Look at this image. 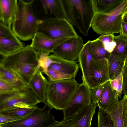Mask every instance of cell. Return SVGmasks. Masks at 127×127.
<instances>
[{
    "label": "cell",
    "mask_w": 127,
    "mask_h": 127,
    "mask_svg": "<svg viewBox=\"0 0 127 127\" xmlns=\"http://www.w3.org/2000/svg\"><path fill=\"white\" fill-rule=\"evenodd\" d=\"M17 0H0V22L11 27L17 9Z\"/></svg>",
    "instance_id": "d6986e66"
},
{
    "label": "cell",
    "mask_w": 127,
    "mask_h": 127,
    "mask_svg": "<svg viewBox=\"0 0 127 127\" xmlns=\"http://www.w3.org/2000/svg\"><path fill=\"white\" fill-rule=\"evenodd\" d=\"M127 11V0L110 12L96 14L92 25L93 31L98 34L104 35L121 33L123 17Z\"/></svg>",
    "instance_id": "5b68a950"
},
{
    "label": "cell",
    "mask_w": 127,
    "mask_h": 127,
    "mask_svg": "<svg viewBox=\"0 0 127 127\" xmlns=\"http://www.w3.org/2000/svg\"><path fill=\"white\" fill-rule=\"evenodd\" d=\"M91 89L85 83L79 84L73 97L63 110V120L74 116L91 103Z\"/></svg>",
    "instance_id": "9c48e42d"
},
{
    "label": "cell",
    "mask_w": 127,
    "mask_h": 127,
    "mask_svg": "<svg viewBox=\"0 0 127 127\" xmlns=\"http://www.w3.org/2000/svg\"><path fill=\"white\" fill-rule=\"evenodd\" d=\"M97 106V103L92 102L74 117L59 122L49 127H91Z\"/></svg>",
    "instance_id": "7c38bea8"
},
{
    "label": "cell",
    "mask_w": 127,
    "mask_h": 127,
    "mask_svg": "<svg viewBox=\"0 0 127 127\" xmlns=\"http://www.w3.org/2000/svg\"><path fill=\"white\" fill-rule=\"evenodd\" d=\"M17 91L7 82L0 79V95L10 94Z\"/></svg>",
    "instance_id": "836d02e7"
},
{
    "label": "cell",
    "mask_w": 127,
    "mask_h": 127,
    "mask_svg": "<svg viewBox=\"0 0 127 127\" xmlns=\"http://www.w3.org/2000/svg\"><path fill=\"white\" fill-rule=\"evenodd\" d=\"M90 46L93 60L109 58L111 53L105 50L102 42L98 38L91 41Z\"/></svg>",
    "instance_id": "cb8c5ba5"
},
{
    "label": "cell",
    "mask_w": 127,
    "mask_h": 127,
    "mask_svg": "<svg viewBox=\"0 0 127 127\" xmlns=\"http://www.w3.org/2000/svg\"><path fill=\"white\" fill-rule=\"evenodd\" d=\"M125 58L111 53L109 58L110 80L115 79L124 69Z\"/></svg>",
    "instance_id": "7402d4cb"
},
{
    "label": "cell",
    "mask_w": 127,
    "mask_h": 127,
    "mask_svg": "<svg viewBox=\"0 0 127 127\" xmlns=\"http://www.w3.org/2000/svg\"><path fill=\"white\" fill-rule=\"evenodd\" d=\"M37 107L35 106L13 109L0 112V114L6 116L21 119L28 116Z\"/></svg>",
    "instance_id": "484cf974"
},
{
    "label": "cell",
    "mask_w": 127,
    "mask_h": 127,
    "mask_svg": "<svg viewBox=\"0 0 127 127\" xmlns=\"http://www.w3.org/2000/svg\"><path fill=\"white\" fill-rule=\"evenodd\" d=\"M106 111L112 120L114 127H124L121 100H119L117 103Z\"/></svg>",
    "instance_id": "d4e9b609"
},
{
    "label": "cell",
    "mask_w": 127,
    "mask_h": 127,
    "mask_svg": "<svg viewBox=\"0 0 127 127\" xmlns=\"http://www.w3.org/2000/svg\"><path fill=\"white\" fill-rule=\"evenodd\" d=\"M109 82L112 88L114 90H117L118 86V81L116 79L110 80Z\"/></svg>",
    "instance_id": "ab89813d"
},
{
    "label": "cell",
    "mask_w": 127,
    "mask_h": 127,
    "mask_svg": "<svg viewBox=\"0 0 127 127\" xmlns=\"http://www.w3.org/2000/svg\"><path fill=\"white\" fill-rule=\"evenodd\" d=\"M97 127H114L113 122L109 115L99 108L97 115Z\"/></svg>",
    "instance_id": "83f0119b"
},
{
    "label": "cell",
    "mask_w": 127,
    "mask_h": 127,
    "mask_svg": "<svg viewBox=\"0 0 127 127\" xmlns=\"http://www.w3.org/2000/svg\"></svg>",
    "instance_id": "b9f144b4"
},
{
    "label": "cell",
    "mask_w": 127,
    "mask_h": 127,
    "mask_svg": "<svg viewBox=\"0 0 127 127\" xmlns=\"http://www.w3.org/2000/svg\"><path fill=\"white\" fill-rule=\"evenodd\" d=\"M114 33L100 35L98 38L103 43L105 50L111 53L115 47L116 44L114 40Z\"/></svg>",
    "instance_id": "f1b7e54d"
},
{
    "label": "cell",
    "mask_w": 127,
    "mask_h": 127,
    "mask_svg": "<svg viewBox=\"0 0 127 127\" xmlns=\"http://www.w3.org/2000/svg\"><path fill=\"white\" fill-rule=\"evenodd\" d=\"M34 0H19L12 29L20 40L32 39L37 33L42 20L39 19L34 10Z\"/></svg>",
    "instance_id": "7a4b0ae2"
},
{
    "label": "cell",
    "mask_w": 127,
    "mask_h": 127,
    "mask_svg": "<svg viewBox=\"0 0 127 127\" xmlns=\"http://www.w3.org/2000/svg\"><path fill=\"white\" fill-rule=\"evenodd\" d=\"M33 5L36 14L43 20L52 17L65 18L61 0H34Z\"/></svg>",
    "instance_id": "8fae6325"
},
{
    "label": "cell",
    "mask_w": 127,
    "mask_h": 127,
    "mask_svg": "<svg viewBox=\"0 0 127 127\" xmlns=\"http://www.w3.org/2000/svg\"><path fill=\"white\" fill-rule=\"evenodd\" d=\"M2 57L0 67L11 72L28 85L39 70V56L30 45Z\"/></svg>",
    "instance_id": "6da1fadb"
},
{
    "label": "cell",
    "mask_w": 127,
    "mask_h": 127,
    "mask_svg": "<svg viewBox=\"0 0 127 127\" xmlns=\"http://www.w3.org/2000/svg\"><path fill=\"white\" fill-rule=\"evenodd\" d=\"M49 55L41 54L39 56L38 68L39 70L41 68L42 72L44 73L47 71L52 64L58 63L51 59Z\"/></svg>",
    "instance_id": "f546056e"
},
{
    "label": "cell",
    "mask_w": 127,
    "mask_h": 127,
    "mask_svg": "<svg viewBox=\"0 0 127 127\" xmlns=\"http://www.w3.org/2000/svg\"><path fill=\"white\" fill-rule=\"evenodd\" d=\"M91 40L84 44L78 59L79 67L81 69L83 82L91 89L94 86L90 77V69L93 60L90 48Z\"/></svg>",
    "instance_id": "9a60e30c"
},
{
    "label": "cell",
    "mask_w": 127,
    "mask_h": 127,
    "mask_svg": "<svg viewBox=\"0 0 127 127\" xmlns=\"http://www.w3.org/2000/svg\"><path fill=\"white\" fill-rule=\"evenodd\" d=\"M103 85L96 86L91 89L92 103L97 104L102 93L103 89Z\"/></svg>",
    "instance_id": "d6a6232c"
},
{
    "label": "cell",
    "mask_w": 127,
    "mask_h": 127,
    "mask_svg": "<svg viewBox=\"0 0 127 127\" xmlns=\"http://www.w3.org/2000/svg\"><path fill=\"white\" fill-rule=\"evenodd\" d=\"M90 73L94 87L103 85L109 81V59L93 60L90 67Z\"/></svg>",
    "instance_id": "5bb4252c"
},
{
    "label": "cell",
    "mask_w": 127,
    "mask_h": 127,
    "mask_svg": "<svg viewBox=\"0 0 127 127\" xmlns=\"http://www.w3.org/2000/svg\"><path fill=\"white\" fill-rule=\"evenodd\" d=\"M49 56L51 59L58 63L52 64L49 68L75 78L79 68V64L76 61L66 60L52 54H50Z\"/></svg>",
    "instance_id": "e0dca14e"
},
{
    "label": "cell",
    "mask_w": 127,
    "mask_h": 127,
    "mask_svg": "<svg viewBox=\"0 0 127 127\" xmlns=\"http://www.w3.org/2000/svg\"><path fill=\"white\" fill-rule=\"evenodd\" d=\"M20 119H21L6 116L0 114V125Z\"/></svg>",
    "instance_id": "74e56055"
},
{
    "label": "cell",
    "mask_w": 127,
    "mask_h": 127,
    "mask_svg": "<svg viewBox=\"0 0 127 127\" xmlns=\"http://www.w3.org/2000/svg\"><path fill=\"white\" fill-rule=\"evenodd\" d=\"M44 73L47 75L48 77V81H50L74 78L71 76L49 68Z\"/></svg>",
    "instance_id": "4dcf8cb0"
},
{
    "label": "cell",
    "mask_w": 127,
    "mask_h": 127,
    "mask_svg": "<svg viewBox=\"0 0 127 127\" xmlns=\"http://www.w3.org/2000/svg\"><path fill=\"white\" fill-rule=\"evenodd\" d=\"M114 40L116 46L112 52V54L126 59L127 56V37L122 34L115 36Z\"/></svg>",
    "instance_id": "4316f807"
},
{
    "label": "cell",
    "mask_w": 127,
    "mask_h": 127,
    "mask_svg": "<svg viewBox=\"0 0 127 127\" xmlns=\"http://www.w3.org/2000/svg\"><path fill=\"white\" fill-rule=\"evenodd\" d=\"M79 84L74 78L48 81L46 102L53 108L63 111L71 101Z\"/></svg>",
    "instance_id": "277c9868"
},
{
    "label": "cell",
    "mask_w": 127,
    "mask_h": 127,
    "mask_svg": "<svg viewBox=\"0 0 127 127\" xmlns=\"http://www.w3.org/2000/svg\"><path fill=\"white\" fill-rule=\"evenodd\" d=\"M121 100L124 126V127H127V95H124Z\"/></svg>",
    "instance_id": "e575fe53"
},
{
    "label": "cell",
    "mask_w": 127,
    "mask_h": 127,
    "mask_svg": "<svg viewBox=\"0 0 127 127\" xmlns=\"http://www.w3.org/2000/svg\"><path fill=\"white\" fill-rule=\"evenodd\" d=\"M37 33H41L51 39L55 40L78 35L72 25L66 18L57 17L42 20Z\"/></svg>",
    "instance_id": "8992f818"
},
{
    "label": "cell",
    "mask_w": 127,
    "mask_h": 127,
    "mask_svg": "<svg viewBox=\"0 0 127 127\" xmlns=\"http://www.w3.org/2000/svg\"><path fill=\"white\" fill-rule=\"evenodd\" d=\"M40 102L29 85L20 90L0 95V112L19 108L35 106Z\"/></svg>",
    "instance_id": "52a82bcc"
},
{
    "label": "cell",
    "mask_w": 127,
    "mask_h": 127,
    "mask_svg": "<svg viewBox=\"0 0 127 127\" xmlns=\"http://www.w3.org/2000/svg\"><path fill=\"white\" fill-rule=\"evenodd\" d=\"M123 69L121 73L115 78L118 81V86L116 92L120 98L123 94Z\"/></svg>",
    "instance_id": "8d00e7d4"
},
{
    "label": "cell",
    "mask_w": 127,
    "mask_h": 127,
    "mask_svg": "<svg viewBox=\"0 0 127 127\" xmlns=\"http://www.w3.org/2000/svg\"><path fill=\"white\" fill-rule=\"evenodd\" d=\"M127 37V23L122 20V23L121 33Z\"/></svg>",
    "instance_id": "f35d334b"
},
{
    "label": "cell",
    "mask_w": 127,
    "mask_h": 127,
    "mask_svg": "<svg viewBox=\"0 0 127 127\" xmlns=\"http://www.w3.org/2000/svg\"><path fill=\"white\" fill-rule=\"evenodd\" d=\"M52 108L45 102L42 107H38L28 116L1 125V127H49L58 123L50 113Z\"/></svg>",
    "instance_id": "ba28073f"
},
{
    "label": "cell",
    "mask_w": 127,
    "mask_h": 127,
    "mask_svg": "<svg viewBox=\"0 0 127 127\" xmlns=\"http://www.w3.org/2000/svg\"><path fill=\"white\" fill-rule=\"evenodd\" d=\"M125 0H92L96 14L109 13L121 5Z\"/></svg>",
    "instance_id": "44dd1931"
},
{
    "label": "cell",
    "mask_w": 127,
    "mask_h": 127,
    "mask_svg": "<svg viewBox=\"0 0 127 127\" xmlns=\"http://www.w3.org/2000/svg\"><path fill=\"white\" fill-rule=\"evenodd\" d=\"M84 44L78 35L69 38L57 47L52 54L66 60L75 61L78 60Z\"/></svg>",
    "instance_id": "30bf717a"
},
{
    "label": "cell",
    "mask_w": 127,
    "mask_h": 127,
    "mask_svg": "<svg viewBox=\"0 0 127 127\" xmlns=\"http://www.w3.org/2000/svg\"><path fill=\"white\" fill-rule=\"evenodd\" d=\"M0 36L15 39H19L11 27L1 22H0Z\"/></svg>",
    "instance_id": "1f68e13d"
},
{
    "label": "cell",
    "mask_w": 127,
    "mask_h": 127,
    "mask_svg": "<svg viewBox=\"0 0 127 127\" xmlns=\"http://www.w3.org/2000/svg\"><path fill=\"white\" fill-rule=\"evenodd\" d=\"M42 73L40 68L34 76L29 85L40 102L44 103L47 99L48 81Z\"/></svg>",
    "instance_id": "2e32d148"
},
{
    "label": "cell",
    "mask_w": 127,
    "mask_h": 127,
    "mask_svg": "<svg viewBox=\"0 0 127 127\" xmlns=\"http://www.w3.org/2000/svg\"><path fill=\"white\" fill-rule=\"evenodd\" d=\"M122 20L127 23V11L123 15L122 18Z\"/></svg>",
    "instance_id": "60d3db41"
},
{
    "label": "cell",
    "mask_w": 127,
    "mask_h": 127,
    "mask_svg": "<svg viewBox=\"0 0 127 127\" xmlns=\"http://www.w3.org/2000/svg\"><path fill=\"white\" fill-rule=\"evenodd\" d=\"M65 18L84 35H88L96 14L92 0H61Z\"/></svg>",
    "instance_id": "3957f363"
},
{
    "label": "cell",
    "mask_w": 127,
    "mask_h": 127,
    "mask_svg": "<svg viewBox=\"0 0 127 127\" xmlns=\"http://www.w3.org/2000/svg\"><path fill=\"white\" fill-rule=\"evenodd\" d=\"M69 38L52 39L37 33L32 39L30 45L39 56L41 54L49 55L59 45Z\"/></svg>",
    "instance_id": "4fadbf2b"
},
{
    "label": "cell",
    "mask_w": 127,
    "mask_h": 127,
    "mask_svg": "<svg viewBox=\"0 0 127 127\" xmlns=\"http://www.w3.org/2000/svg\"><path fill=\"white\" fill-rule=\"evenodd\" d=\"M118 96L116 91L112 88L109 80L103 85V89L99 100L97 103L99 108L106 111L117 103Z\"/></svg>",
    "instance_id": "ac0fdd59"
},
{
    "label": "cell",
    "mask_w": 127,
    "mask_h": 127,
    "mask_svg": "<svg viewBox=\"0 0 127 127\" xmlns=\"http://www.w3.org/2000/svg\"><path fill=\"white\" fill-rule=\"evenodd\" d=\"M0 79L5 81L17 91L29 85L24 83L13 73L0 67Z\"/></svg>",
    "instance_id": "603a6c76"
},
{
    "label": "cell",
    "mask_w": 127,
    "mask_h": 127,
    "mask_svg": "<svg viewBox=\"0 0 127 127\" xmlns=\"http://www.w3.org/2000/svg\"><path fill=\"white\" fill-rule=\"evenodd\" d=\"M123 94L124 95L127 94V56L125 60L123 78Z\"/></svg>",
    "instance_id": "d590c367"
},
{
    "label": "cell",
    "mask_w": 127,
    "mask_h": 127,
    "mask_svg": "<svg viewBox=\"0 0 127 127\" xmlns=\"http://www.w3.org/2000/svg\"><path fill=\"white\" fill-rule=\"evenodd\" d=\"M25 46L24 44L19 39L0 36V54L2 57L13 53Z\"/></svg>",
    "instance_id": "ffe728a7"
}]
</instances>
